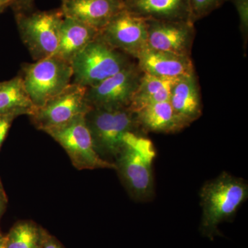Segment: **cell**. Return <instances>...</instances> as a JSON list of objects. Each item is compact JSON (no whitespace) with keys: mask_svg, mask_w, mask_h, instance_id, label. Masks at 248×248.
<instances>
[{"mask_svg":"<svg viewBox=\"0 0 248 248\" xmlns=\"http://www.w3.org/2000/svg\"><path fill=\"white\" fill-rule=\"evenodd\" d=\"M202 217L201 234L210 241L223 236L218 227L225 221L234 219L238 209L248 200V184L242 178L223 172L208 181L200 191Z\"/></svg>","mask_w":248,"mask_h":248,"instance_id":"1","label":"cell"},{"mask_svg":"<svg viewBox=\"0 0 248 248\" xmlns=\"http://www.w3.org/2000/svg\"><path fill=\"white\" fill-rule=\"evenodd\" d=\"M156 152L153 142L141 133H129L114 164L129 195L137 202H146L155 195L153 164Z\"/></svg>","mask_w":248,"mask_h":248,"instance_id":"2","label":"cell"},{"mask_svg":"<svg viewBox=\"0 0 248 248\" xmlns=\"http://www.w3.org/2000/svg\"><path fill=\"white\" fill-rule=\"evenodd\" d=\"M84 118L94 151L101 159L112 164L124 146L127 133L145 135L139 125L136 113L129 107L116 110L91 108Z\"/></svg>","mask_w":248,"mask_h":248,"instance_id":"3","label":"cell"},{"mask_svg":"<svg viewBox=\"0 0 248 248\" xmlns=\"http://www.w3.org/2000/svg\"><path fill=\"white\" fill-rule=\"evenodd\" d=\"M131 59L97 37L72 60V82L92 87L130 66Z\"/></svg>","mask_w":248,"mask_h":248,"instance_id":"4","label":"cell"},{"mask_svg":"<svg viewBox=\"0 0 248 248\" xmlns=\"http://www.w3.org/2000/svg\"><path fill=\"white\" fill-rule=\"evenodd\" d=\"M20 76L31 101L37 108L71 84L73 70L71 63L51 55L23 64Z\"/></svg>","mask_w":248,"mask_h":248,"instance_id":"5","label":"cell"},{"mask_svg":"<svg viewBox=\"0 0 248 248\" xmlns=\"http://www.w3.org/2000/svg\"><path fill=\"white\" fill-rule=\"evenodd\" d=\"M19 35L35 61L53 55L60 42V9L15 14Z\"/></svg>","mask_w":248,"mask_h":248,"instance_id":"6","label":"cell"},{"mask_svg":"<svg viewBox=\"0 0 248 248\" xmlns=\"http://www.w3.org/2000/svg\"><path fill=\"white\" fill-rule=\"evenodd\" d=\"M84 115L78 116L68 123L44 132L65 150L77 169L115 170V164L101 159L94 151Z\"/></svg>","mask_w":248,"mask_h":248,"instance_id":"7","label":"cell"},{"mask_svg":"<svg viewBox=\"0 0 248 248\" xmlns=\"http://www.w3.org/2000/svg\"><path fill=\"white\" fill-rule=\"evenodd\" d=\"M143 72L137 62L92 87L87 88L86 99L91 108L116 110L130 107Z\"/></svg>","mask_w":248,"mask_h":248,"instance_id":"8","label":"cell"},{"mask_svg":"<svg viewBox=\"0 0 248 248\" xmlns=\"http://www.w3.org/2000/svg\"><path fill=\"white\" fill-rule=\"evenodd\" d=\"M86 89L72 82L43 107L36 108L33 114L29 116L31 122L36 128L45 131L68 123L78 116L85 115L91 108L86 102Z\"/></svg>","mask_w":248,"mask_h":248,"instance_id":"9","label":"cell"},{"mask_svg":"<svg viewBox=\"0 0 248 248\" xmlns=\"http://www.w3.org/2000/svg\"><path fill=\"white\" fill-rule=\"evenodd\" d=\"M98 37L112 48L136 60L148 48L147 19L124 10L99 31Z\"/></svg>","mask_w":248,"mask_h":248,"instance_id":"10","label":"cell"},{"mask_svg":"<svg viewBox=\"0 0 248 248\" xmlns=\"http://www.w3.org/2000/svg\"><path fill=\"white\" fill-rule=\"evenodd\" d=\"M147 24L148 48L190 57L195 24L187 20L147 19Z\"/></svg>","mask_w":248,"mask_h":248,"instance_id":"11","label":"cell"},{"mask_svg":"<svg viewBox=\"0 0 248 248\" xmlns=\"http://www.w3.org/2000/svg\"><path fill=\"white\" fill-rule=\"evenodd\" d=\"M60 9L64 17L100 31L125 7L124 0H61Z\"/></svg>","mask_w":248,"mask_h":248,"instance_id":"12","label":"cell"},{"mask_svg":"<svg viewBox=\"0 0 248 248\" xmlns=\"http://www.w3.org/2000/svg\"><path fill=\"white\" fill-rule=\"evenodd\" d=\"M143 73L166 79H179L195 74L190 57L182 56L147 48L137 58Z\"/></svg>","mask_w":248,"mask_h":248,"instance_id":"13","label":"cell"},{"mask_svg":"<svg viewBox=\"0 0 248 248\" xmlns=\"http://www.w3.org/2000/svg\"><path fill=\"white\" fill-rule=\"evenodd\" d=\"M140 128L148 133H176L189 125L176 113L169 101L155 103L135 112Z\"/></svg>","mask_w":248,"mask_h":248,"instance_id":"14","label":"cell"},{"mask_svg":"<svg viewBox=\"0 0 248 248\" xmlns=\"http://www.w3.org/2000/svg\"><path fill=\"white\" fill-rule=\"evenodd\" d=\"M170 103L181 118L190 125L202 115V103L196 73L176 80Z\"/></svg>","mask_w":248,"mask_h":248,"instance_id":"15","label":"cell"},{"mask_svg":"<svg viewBox=\"0 0 248 248\" xmlns=\"http://www.w3.org/2000/svg\"><path fill=\"white\" fill-rule=\"evenodd\" d=\"M99 31L84 23L63 16L60 27V42L53 55L71 63L78 53L97 38Z\"/></svg>","mask_w":248,"mask_h":248,"instance_id":"16","label":"cell"},{"mask_svg":"<svg viewBox=\"0 0 248 248\" xmlns=\"http://www.w3.org/2000/svg\"><path fill=\"white\" fill-rule=\"evenodd\" d=\"M124 2L127 11L144 19L190 21L188 0H124Z\"/></svg>","mask_w":248,"mask_h":248,"instance_id":"17","label":"cell"},{"mask_svg":"<svg viewBox=\"0 0 248 248\" xmlns=\"http://www.w3.org/2000/svg\"><path fill=\"white\" fill-rule=\"evenodd\" d=\"M35 110L22 77L0 81V115L31 116Z\"/></svg>","mask_w":248,"mask_h":248,"instance_id":"18","label":"cell"},{"mask_svg":"<svg viewBox=\"0 0 248 248\" xmlns=\"http://www.w3.org/2000/svg\"><path fill=\"white\" fill-rule=\"evenodd\" d=\"M177 79H166L143 73L129 108L135 112L150 104L169 101L171 89Z\"/></svg>","mask_w":248,"mask_h":248,"instance_id":"19","label":"cell"},{"mask_svg":"<svg viewBox=\"0 0 248 248\" xmlns=\"http://www.w3.org/2000/svg\"><path fill=\"white\" fill-rule=\"evenodd\" d=\"M42 231L31 222H20L6 237V248H39Z\"/></svg>","mask_w":248,"mask_h":248,"instance_id":"20","label":"cell"},{"mask_svg":"<svg viewBox=\"0 0 248 248\" xmlns=\"http://www.w3.org/2000/svg\"><path fill=\"white\" fill-rule=\"evenodd\" d=\"M228 0H188L189 19L195 24L221 7Z\"/></svg>","mask_w":248,"mask_h":248,"instance_id":"21","label":"cell"},{"mask_svg":"<svg viewBox=\"0 0 248 248\" xmlns=\"http://www.w3.org/2000/svg\"><path fill=\"white\" fill-rule=\"evenodd\" d=\"M237 10L240 19V29L244 37V43H247L248 34V0H231Z\"/></svg>","mask_w":248,"mask_h":248,"instance_id":"22","label":"cell"},{"mask_svg":"<svg viewBox=\"0 0 248 248\" xmlns=\"http://www.w3.org/2000/svg\"><path fill=\"white\" fill-rule=\"evenodd\" d=\"M34 3L35 0H11L10 6L15 14L29 13L34 11Z\"/></svg>","mask_w":248,"mask_h":248,"instance_id":"23","label":"cell"},{"mask_svg":"<svg viewBox=\"0 0 248 248\" xmlns=\"http://www.w3.org/2000/svg\"><path fill=\"white\" fill-rule=\"evenodd\" d=\"M16 117L13 115H0V148Z\"/></svg>","mask_w":248,"mask_h":248,"instance_id":"24","label":"cell"},{"mask_svg":"<svg viewBox=\"0 0 248 248\" xmlns=\"http://www.w3.org/2000/svg\"><path fill=\"white\" fill-rule=\"evenodd\" d=\"M39 248H62L61 246L46 232L42 231Z\"/></svg>","mask_w":248,"mask_h":248,"instance_id":"25","label":"cell"},{"mask_svg":"<svg viewBox=\"0 0 248 248\" xmlns=\"http://www.w3.org/2000/svg\"><path fill=\"white\" fill-rule=\"evenodd\" d=\"M6 197L5 196L4 190L0 191V218L4 213L6 208Z\"/></svg>","mask_w":248,"mask_h":248,"instance_id":"26","label":"cell"},{"mask_svg":"<svg viewBox=\"0 0 248 248\" xmlns=\"http://www.w3.org/2000/svg\"><path fill=\"white\" fill-rule=\"evenodd\" d=\"M11 0H0V8L6 9L7 6H10Z\"/></svg>","mask_w":248,"mask_h":248,"instance_id":"27","label":"cell"},{"mask_svg":"<svg viewBox=\"0 0 248 248\" xmlns=\"http://www.w3.org/2000/svg\"><path fill=\"white\" fill-rule=\"evenodd\" d=\"M0 248H6V237L5 236L0 238Z\"/></svg>","mask_w":248,"mask_h":248,"instance_id":"28","label":"cell"},{"mask_svg":"<svg viewBox=\"0 0 248 248\" xmlns=\"http://www.w3.org/2000/svg\"><path fill=\"white\" fill-rule=\"evenodd\" d=\"M2 187H1V183H0V191H2Z\"/></svg>","mask_w":248,"mask_h":248,"instance_id":"29","label":"cell"},{"mask_svg":"<svg viewBox=\"0 0 248 248\" xmlns=\"http://www.w3.org/2000/svg\"><path fill=\"white\" fill-rule=\"evenodd\" d=\"M3 10H4V9H1V8H0V12H1V11H2Z\"/></svg>","mask_w":248,"mask_h":248,"instance_id":"30","label":"cell"},{"mask_svg":"<svg viewBox=\"0 0 248 248\" xmlns=\"http://www.w3.org/2000/svg\"><path fill=\"white\" fill-rule=\"evenodd\" d=\"M2 235L1 234V233H0V238L2 237Z\"/></svg>","mask_w":248,"mask_h":248,"instance_id":"31","label":"cell"}]
</instances>
